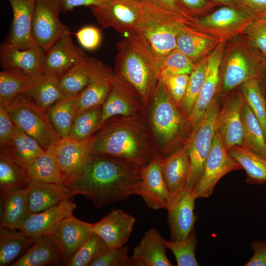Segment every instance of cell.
Masks as SVG:
<instances>
[{
	"label": "cell",
	"mask_w": 266,
	"mask_h": 266,
	"mask_svg": "<svg viewBox=\"0 0 266 266\" xmlns=\"http://www.w3.org/2000/svg\"><path fill=\"white\" fill-rule=\"evenodd\" d=\"M142 181L140 170L128 163L91 154L64 184L100 208L136 195Z\"/></svg>",
	"instance_id": "6da1fadb"
},
{
	"label": "cell",
	"mask_w": 266,
	"mask_h": 266,
	"mask_svg": "<svg viewBox=\"0 0 266 266\" xmlns=\"http://www.w3.org/2000/svg\"><path fill=\"white\" fill-rule=\"evenodd\" d=\"M93 137L91 154L113 158L139 170L160 159L145 110L108 119Z\"/></svg>",
	"instance_id": "7a4b0ae2"
},
{
	"label": "cell",
	"mask_w": 266,
	"mask_h": 266,
	"mask_svg": "<svg viewBox=\"0 0 266 266\" xmlns=\"http://www.w3.org/2000/svg\"><path fill=\"white\" fill-rule=\"evenodd\" d=\"M123 37L117 43L113 71L136 90L145 107L159 80V61L136 33Z\"/></svg>",
	"instance_id": "3957f363"
},
{
	"label": "cell",
	"mask_w": 266,
	"mask_h": 266,
	"mask_svg": "<svg viewBox=\"0 0 266 266\" xmlns=\"http://www.w3.org/2000/svg\"><path fill=\"white\" fill-rule=\"evenodd\" d=\"M145 113L160 159L184 144L192 128L160 80Z\"/></svg>",
	"instance_id": "277c9868"
},
{
	"label": "cell",
	"mask_w": 266,
	"mask_h": 266,
	"mask_svg": "<svg viewBox=\"0 0 266 266\" xmlns=\"http://www.w3.org/2000/svg\"><path fill=\"white\" fill-rule=\"evenodd\" d=\"M141 3L142 16L133 33L142 38L159 61L176 48L178 32L189 21L170 9L149 2Z\"/></svg>",
	"instance_id": "5b68a950"
},
{
	"label": "cell",
	"mask_w": 266,
	"mask_h": 266,
	"mask_svg": "<svg viewBox=\"0 0 266 266\" xmlns=\"http://www.w3.org/2000/svg\"><path fill=\"white\" fill-rule=\"evenodd\" d=\"M237 37L230 39L223 55L222 85L226 92L249 80L260 78L265 60L245 38Z\"/></svg>",
	"instance_id": "8992f818"
},
{
	"label": "cell",
	"mask_w": 266,
	"mask_h": 266,
	"mask_svg": "<svg viewBox=\"0 0 266 266\" xmlns=\"http://www.w3.org/2000/svg\"><path fill=\"white\" fill-rule=\"evenodd\" d=\"M220 106L216 98L202 118L191 130L186 141L190 169L186 189L192 191L199 183L211 149L217 130V119Z\"/></svg>",
	"instance_id": "52a82bcc"
},
{
	"label": "cell",
	"mask_w": 266,
	"mask_h": 266,
	"mask_svg": "<svg viewBox=\"0 0 266 266\" xmlns=\"http://www.w3.org/2000/svg\"><path fill=\"white\" fill-rule=\"evenodd\" d=\"M6 109L14 124L33 138L44 150L61 139L46 111L24 94L18 95Z\"/></svg>",
	"instance_id": "ba28073f"
},
{
	"label": "cell",
	"mask_w": 266,
	"mask_h": 266,
	"mask_svg": "<svg viewBox=\"0 0 266 266\" xmlns=\"http://www.w3.org/2000/svg\"><path fill=\"white\" fill-rule=\"evenodd\" d=\"M255 19L240 6L223 5L196 17L188 24L200 32L227 41L241 34Z\"/></svg>",
	"instance_id": "9c48e42d"
},
{
	"label": "cell",
	"mask_w": 266,
	"mask_h": 266,
	"mask_svg": "<svg viewBox=\"0 0 266 266\" xmlns=\"http://www.w3.org/2000/svg\"><path fill=\"white\" fill-rule=\"evenodd\" d=\"M242 169L229 154L216 130L202 176L192 191L193 195L196 199L209 197L217 183L224 175L232 171Z\"/></svg>",
	"instance_id": "30bf717a"
},
{
	"label": "cell",
	"mask_w": 266,
	"mask_h": 266,
	"mask_svg": "<svg viewBox=\"0 0 266 266\" xmlns=\"http://www.w3.org/2000/svg\"><path fill=\"white\" fill-rule=\"evenodd\" d=\"M91 11L102 28H112L123 36L136 31L142 5L136 0H109L101 5L92 7Z\"/></svg>",
	"instance_id": "8fae6325"
},
{
	"label": "cell",
	"mask_w": 266,
	"mask_h": 266,
	"mask_svg": "<svg viewBox=\"0 0 266 266\" xmlns=\"http://www.w3.org/2000/svg\"><path fill=\"white\" fill-rule=\"evenodd\" d=\"M59 0H37L33 16L32 33L36 45L47 50L66 32L68 28L61 22Z\"/></svg>",
	"instance_id": "7c38bea8"
},
{
	"label": "cell",
	"mask_w": 266,
	"mask_h": 266,
	"mask_svg": "<svg viewBox=\"0 0 266 266\" xmlns=\"http://www.w3.org/2000/svg\"><path fill=\"white\" fill-rule=\"evenodd\" d=\"M226 41L220 42L207 57L205 78L198 99L187 117L192 129L202 118L216 98L220 81V66L225 50Z\"/></svg>",
	"instance_id": "4fadbf2b"
},
{
	"label": "cell",
	"mask_w": 266,
	"mask_h": 266,
	"mask_svg": "<svg viewBox=\"0 0 266 266\" xmlns=\"http://www.w3.org/2000/svg\"><path fill=\"white\" fill-rule=\"evenodd\" d=\"M102 123L115 116H129L145 110L140 96L136 90L115 73L111 90L102 105Z\"/></svg>",
	"instance_id": "5bb4252c"
},
{
	"label": "cell",
	"mask_w": 266,
	"mask_h": 266,
	"mask_svg": "<svg viewBox=\"0 0 266 266\" xmlns=\"http://www.w3.org/2000/svg\"><path fill=\"white\" fill-rule=\"evenodd\" d=\"M196 199L192 191L186 188L171 199L166 209L170 240L185 239L195 228V223L197 220L194 213Z\"/></svg>",
	"instance_id": "9a60e30c"
},
{
	"label": "cell",
	"mask_w": 266,
	"mask_h": 266,
	"mask_svg": "<svg viewBox=\"0 0 266 266\" xmlns=\"http://www.w3.org/2000/svg\"><path fill=\"white\" fill-rule=\"evenodd\" d=\"M76 204L70 198L42 211L31 213L21 223L18 230L29 236L53 235L62 221L72 215Z\"/></svg>",
	"instance_id": "2e32d148"
},
{
	"label": "cell",
	"mask_w": 266,
	"mask_h": 266,
	"mask_svg": "<svg viewBox=\"0 0 266 266\" xmlns=\"http://www.w3.org/2000/svg\"><path fill=\"white\" fill-rule=\"evenodd\" d=\"M43 50L37 45L20 48L4 41L0 47V66L29 77L43 73Z\"/></svg>",
	"instance_id": "e0dca14e"
},
{
	"label": "cell",
	"mask_w": 266,
	"mask_h": 266,
	"mask_svg": "<svg viewBox=\"0 0 266 266\" xmlns=\"http://www.w3.org/2000/svg\"><path fill=\"white\" fill-rule=\"evenodd\" d=\"M43 51V74L59 76L87 56L74 43L69 31Z\"/></svg>",
	"instance_id": "ac0fdd59"
},
{
	"label": "cell",
	"mask_w": 266,
	"mask_h": 266,
	"mask_svg": "<svg viewBox=\"0 0 266 266\" xmlns=\"http://www.w3.org/2000/svg\"><path fill=\"white\" fill-rule=\"evenodd\" d=\"M244 99L240 91L220 108L217 115V131L227 149L243 144L242 109Z\"/></svg>",
	"instance_id": "d6986e66"
},
{
	"label": "cell",
	"mask_w": 266,
	"mask_h": 266,
	"mask_svg": "<svg viewBox=\"0 0 266 266\" xmlns=\"http://www.w3.org/2000/svg\"><path fill=\"white\" fill-rule=\"evenodd\" d=\"M142 181L136 195L147 207L153 209H167L171 200L160 166V159H155L140 169Z\"/></svg>",
	"instance_id": "ffe728a7"
},
{
	"label": "cell",
	"mask_w": 266,
	"mask_h": 266,
	"mask_svg": "<svg viewBox=\"0 0 266 266\" xmlns=\"http://www.w3.org/2000/svg\"><path fill=\"white\" fill-rule=\"evenodd\" d=\"M135 221L128 213L114 209L100 221L92 224V231L100 236L108 247L118 248L128 241Z\"/></svg>",
	"instance_id": "44dd1931"
},
{
	"label": "cell",
	"mask_w": 266,
	"mask_h": 266,
	"mask_svg": "<svg viewBox=\"0 0 266 266\" xmlns=\"http://www.w3.org/2000/svg\"><path fill=\"white\" fill-rule=\"evenodd\" d=\"M114 76V72L109 66L95 59L88 84L78 96V112L102 105L111 90Z\"/></svg>",
	"instance_id": "7402d4cb"
},
{
	"label": "cell",
	"mask_w": 266,
	"mask_h": 266,
	"mask_svg": "<svg viewBox=\"0 0 266 266\" xmlns=\"http://www.w3.org/2000/svg\"><path fill=\"white\" fill-rule=\"evenodd\" d=\"M92 225L73 214L62 221L53 235L60 248L65 265L69 266L74 254L90 236Z\"/></svg>",
	"instance_id": "603a6c76"
},
{
	"label": "cell",
	"mask_w": 266,
	"mask_h": 266,
	"mask_svg": "<svg viewBox=\"0 0 266 266\" xmlns=\"http://www.w3.org/2000/svg\"><path fill=\"white\" fill-rule=\"evenodd\" d=\"M13 19L7 43L20 48L36 45L32 36V26L37 0H7Z\"/></svg>",
	"instance_id": "cb8c5ba5"
},
{
	"label": "cell",
	"mask_w": 266,
	"mask_h": 266,
	"mask_svg": "<svg viewBox=\"0 0 266 266\" xmlns=\"http://www.w3.org/2000/svg\"><path fill=\"white\" fill-rule=\"evenodd\" d=\"M93 136L84 140L69 138L61 139L54 145L64 184L91 154Z\"/></svg>",
	"instance_id": "d4e9b609"
},
{
	"label": "cell",
	"mask_w": 266,
	"mask_h": 266,
	"mask_svg": "<svg viewBox=\"0 0 266 266\" xmlns=\"http://www.w3.org/2000/svg\"><path fill=\"white\" fill-rule=\"evenodd\" d=\"M160 166L172 199L183 191L186 186L190 160L186 143L167 157L160 159Z\"/></svg>",
	"instance_id": "484cf974"
},
{
	"label": "cell",
	"mask_w": 266,
	"mask_h": 266,
	"mask_svg": "<svg viewBox=\"0 0 266 266\" xmlns=\"http://www.w3.org/2000/svg\"><path fill=\"white\" fill-rule=\"evenodd\" d=\"M164 238L155 228L146 231L134 248L131 257L134 266H171L166 255Z\"/></svg>",
	"instance_id": "4316f807"
},
{
	"label": "cell",
	"mask_w": 266,
	"mask_h": 266,
	"mask_svg": "<svg viewBox=\"0 0 266 266\" xmlns=\"http://www.w3.org/2000/svg\"><path fill=\"white\" fill-rule=\"evenodd\" d=\"M188 22L178 32L176 48L195 62L205 57L222 40L195 29Z\"/></svg>",
	"instance_id": "83f0119b"
},
{
	"label": "cell",
	"mask_w": 266,
	"mask_h": 266,
	"mask_svg": "<svg viewBox=\"0 0 266 266\" xmlns=\"http://www.w3.org/2000/svg\"><path fill=\"white\" fill-rule=\"evenodd\" d=\"M22 94L45 111L67 97L61 87L59 76L43 73L32 77Z\"/></svg>",
	"instance_id": "f1b7e54d"
},
{
	"label": "cell",
	"mask_w": 266,
	"mask_h": 266,
	"mask_svg": "<svg viewBox=\"0 0 266 266\" xmlns=\"http://www.w3.org/2000/svg\"><path fill=\"white\" fill-rule=\"evenodd\" d=\"M28 190L31 213L47 209L74 196L63 184L32 182Z\"/></svg>",
	"instance_id": "f546056e"
},
{
	"label": "cell",
	"mask_w": 266,
	"mask_h": 266,
	"mask_svg": "<svg viewBox=\"0 0 266 266\" xmlns=\"http://www.w3.org/2000/svg\"><path fill=\"white\" fill-rule=\"evenodd\" d=\"M63 263L60 248L52 235L37 237L28 250L12 266H42Z\"/></svg>",
	"instance_id": "4dcf8cb0"
},
{
	"label": "cell",
	"mask_w": 266,
	"mask_h": 266,
	"mask_svg": "<svg viewBox=\"0 0 266 266\" xmlns=\"http://www.w3.org/2000/svg\"><path fill=\"white\" fill-rule=\"evenodd\" d=\"M0 150V196L28 188L31 182L25 167L6 148Z\"/></svg>",
	"instance_id": "1f68e13d"
},
{
	"label": "cell",
	"mask_w": 266,
	"mask_h": 266,
	"mask_svg": "<svg viewBox=\"0 0 266 266\" xmlns=\"http://www.w3.org/2000/svg\"><path fill=\"white\" fill-rule=\"evenodd\" d=\"M31 213L28 188L0 196L1 227L18 230Z\"/></svg>",
	"instance_id": "d6a6232c"
},
{
	"label": "cell",
	"mask_w": 266,
	"mask_h": 266,
	"mask_svg": "<svg viewBox=\"0 0 266 266\" xmlns=\"http://www.w3.org/2000/svg\"><path fill=\"white\" fill-rule=\"evenodd\" d=\"M17 230L0 227V266L12 265L28 250L36 238Z\"/></svg>",
	"instance_id": "836d02e7"
},
{
	"label": "cell",
	"mask_w": 266,
	"mask_h": 266,
	"mask_svg": "<svg viewBox=\"0 0 266 266\" xmlns=\"http://www.w3.org/2000/svg\"><path fill=\"white\" fill-rule=\"evenodd\" d=\"M25 169L31 183L63 184L62 172L54 153V145L45 150L42 154L27 165Z\"/></svg>",
	"instance_id": "e575fe53"
},
{
	"label": "cell",
	"mask_w": 266,
	"mask_h": 266,
	"mask_svg": "<svg viewBox=\"0 0 266 266\" xmlns=\"http://www.w3.org/2000/svg\"><path fill=\"white\" fill-rule=\"evenodd\" d=\"M245 170L246 182L262 185L266 182V159L255 153L244 145H235L227 149Z\"/></svg>",
	"instance_id": "d590c367"
},
{
	"label": "cell",
	"mask_w": 266,
	"mask_h": 266,
	"mask_svg": "<svg viewBox=\"0 0 266 266\" xmlns=\"http://www.w3.org/2000/svg\"><path fill=\"white\" fill-rule=\"evenodd\" d=\"M78 96H67L46 111L51 123L61 139L68 138L70 133L78 112Z\"/></svg>",
	"instance_id": "8d00e7d4"
},
{
	"label": "cell",
	"mask_w": 266,
	"mask_h": 266,
	"mask_svg": "<svg viewBox=\"0 0 266 266\" xmlns=\"http://www.w3.org/2000/svg\"><path fill=\"white\" fill-rule=\"evenodd\" d=\"M95 59L87 56L59 76L61 87L66 96H76L84 90L90 80Z\"/></svg>",
	"instance_id": "74e56055"
},
{
	"label": "cell",
	"mask_w": 266,
	"mask_h": 266,
	"mask_svg": "<svg viewBox=\"0 0 266 266\" xmlns=\"http://www.w3.org/2000/svg\"><path fill=\"white\" fill-rule=\"evenodd\" d=\"M243 145L266 159V135L257 118L244 100L242 109Z\"/></svg>",
	"instance_id": "f35d334b"
},
{
	"label": "cell",
	"mask_w": 266,
	"mask_h": 266,
	"mask_svg": "<svg viewBox=\"0 0 266 266\" xmlns=\"http://www.w3.org/2000/svg\"><path fill=\"white\" fill-rule=\"evenodd\" d=\"M102 105L78 112L68 138L84 140L92 137L102 125Z\"/></svg>",
	"instance_id": "ab89813d"
},
{
	"label": "cell",
	"mask_w": 266,
	"mask_h": 266,
	"mask_svg": "<svg viewBox=\"0 0 266 266\" xmlns=\"http://www.w3.org/2000/svg\"><path fill=\"white\" fill-rule=\"evenodd\" d=\"M15 125V131L10 145L6 148L25 167L45 151L39 143Z\"/></svg>",
	"instance_id": "60d3db41"
},
{
	"label": "cell",
	"mask_w": 266,
	"mask_h": 266,
	"mask_svg": "<svg viewBox=\"0 0 266 266\" xmlns=\"http://www.w3.org/2000/svg\"><path fill=\"white\" fill-rule=\"evenodd\" d=\"M240 86L245 100L260 123L266 135V95L260 78L249 80Z\"/></svg>",
	"instance_id": "b9f144b4"
},
{
	"label": "cell",
	"mask_w": 266,
	"mask_h": 266,
	"mask_svg": "<svg viewBox=\"0 0 266 266\" xmlns=\"http://www.w3.org/2000/svg\"><path fill=\"white\" fill-rule=\"evenodd\" d=\"M32 78L13 70L0 71V105L7 109L14 99L24 92Z\"/></svg>",
	"instance_id": "7bdbcfd3"
},
{
	"label": "cell",
	"mask_w": 266,
	"mask_h": 266,
	"mask_svg": "<svg viewBox=\"0 0 266 266\" xmlns=\"http://www.w3.org/2000/svg\"><path fill=\"white\" fill-rule=\"evenodd\" d=\"M207 57H204L196 64L190 74V78L185 95L180 104V109L187 118L198 99L206 73Z\"/></svg>",
	"instance_id": "ee69618b"
},
{
	"label": "cell",
	"mask_w": 266,
	"mask_h": 266,
	"mask_svg": "<svg viewBox=\"0 0 266 266\" xmlns=\"http://www.w3.org/2000/svg\"><path fill=\"white\" fill-rule=\"evenodd\" d=\"M164 242L167 248L174 254L178 266H198L196 257L198 241L195 228L189 237L182 240H166Z\"/></svg>",
	"instance_id": "f6af8a7d"
},
{
	"label": "cell",
	"mask_w": 266,
	"mask_h": 266,
	"mask_svg": "<svg viewBox=\"0 0 266 266\" xmlns=\"http://www.w3.org/2000/svg\"><path fill=\"white\" fill-rule=\"evenodd\" d=\"M107 247L103 240L98 234L92 233L74 254L69 266H89Z\"/></svg>",
	"instance_id": "bcb514c9"
},
{
	"label": "cell",
	"mask_w": 266,
	"mask_h": 266,
	"mask_svg": "<svg viewBox=\"0 0 266 266\" xmlns=\"http://www.w3.org/2000/svg\"><path fill=\"white\" fill-rule=\"evenodd\" d=\"M195 62L177 48L159 60V70L175 74H190Z\"/></svg>",
	"instance_id": "7dc6e473"
},
{
	"label": "cell",
	"mask_w": 266,
	"mask_h": 266,
	"mask_svg": "<svg viewBox=\"0 0 266 266\" xmlns=\"http://www.w3.org/2000/svg\"><path fill=\"white\" fill-rule=\"evenodd\" d=\"M264 59H266V17L254 20L241 34Z\"/></svg>",
	"instance_id": "c3c4849f"
},
{
	"label": "cell",
	"mask_w": 266,
	"mask_h": 266,
	"mask_svg": "<svg viewBox=\"0 0 266 266\" xmlns=\"http://www.w3.org/2000/svg\"><path fill=\"white\" fill-rule=\"evenodd\" d=\"M189 78L190 74H175L164 71H160L159 80L179 108Z\"/></svg>",
	"instance_id": "681fc988"
},
{
	"label": "cell",
	"mask_w": 266,
	"mask_h": 266,
	"mask_svg": "<svg viewBox=\"0 0 266 266\" xmlns=\"http://www.w3.org/2000/svg\"><path fill=\"white\" fill-rule=\"evenodd\" d=\"M129 249L125 245L118 248L107 247L89 266H134L133 259L129 257Z\"/></svg>",
	"instance_id": "f907efd6"
},
{
	"label": "cell",
	"mask_w": 266,
	"mask_h": 266,
	"mask_svg": "<svg viewBox=\"0 0 266 266\" xmlns=\"http://www.w3.org/2000/svg\"><path fill=\"white\" fill-rule=\"evenodd\" d=\"M81 46L89 50L97 48L101 40L100 31L93 26H86L74 33Z\"/></svg>",
	"instance_id": "816d5d0a"
},
{
	"label": "cell",
	"mask_w": 266,
	"mask_h": 266,
	"mask_svg": "<svg viewBox=\"0 0 266 266\" xmlns=\"http://www.w3.org/2000/svg\"><path fill=\"white\" fill-rule=\"evenodd\" d=\"M15 125L7 109L0 105V147H8L13 139Z\"/></svg>",
	"instance_id": "f5cc1de1"
},
{
	"label": "cell",
	"mask_w": 266,
	"mask_h": 266,
	"mask_svg": "<svg viewBox=\"0 0 266 266\" xmlns=\"http://www.w3.org/2000/svg\"><path fill=\"white\" fill-rule=\"evenodd\" d=\"M181 5L191 15L196 18L212 11L218 6L210 0H177Z\"/></svg>",
	"instance_id": "db71d44e"
},
{
	"label": "cell",
	"mask_w": 266,
	"mask_h": 266,
	"mask_svg": "<svg viewBox=\"0 0 266 266\" xmlns=\"http://www.w3.org/2000/svg\"><path fill=\"white\" fill-rule=\"evenodd\" d=\"M251 248L253 255L244 266H266V240H256L252 242Z\"/></svg>",
	"instance_id": "11a10c76"
},
{
	"label": "cell",
	"mask_w": 266,
	"mask_h": 266,
	"mask_svg": "<svg viewBox=\"0 0 266 266\" xmlns=\"http://www.w3.org/2000/svg\"><path fill=\"white\" fill-rule=\"evenodd\" d=\"M242 7L255 19L266 17V0H238Z\"/></svg>",
	"instance_id": "9f6ffc18"
},
{
	"label": "cell",
	"mask_w": 266,
	"mask_h": 266,
	"mask_svg": "<svg viewBox=\"0 0 266 266\" xmlns=\"http://www.w3.org/2000/svg\"><path fill=\"white\" fill-rule=\"evenodd\" d=\"M109 0H59L61 13H65L78 6H98L106 3Z\"/></svg>",
	"instance_id": "6f0895ef"
},
{
	"label": "cell",
	"mask_w": 266,
	"mask_h": 266,
	"mask_svg": "<svg viewBox=\"0 0 266 266\" xmlns=\"http://www.w3.org/2000/svg\"><path fill=\"white\" fill-rule=\"evenodd\" d=\"M141 2H149L163 7L170 9L177 12L184 17L189 22H192L195 18L187 12L178 2L177 0H136Z\"/></svg>",
	"instance_id": "680465c9"
},
{
	"label": "cell",
	"mask_w": 266,
	"mask_h": 266,
	"mask_svg": "<svg viewBox=\"0 0 266 266\" xmlns=\"http://www.w3.org/2000/svg\"><path fill=\"white\" fill-rule=\"evenodd\" d=\"M218 6H238V0H210Z\"/></svg>",
	"instance_id": "91938a15"
},
{
	"label": "cell",
	"mask_w": 266,
	"mask_h": 266,
	"mask_svg": "<svg viewBox=\"0 0 266 266\" xmlns=\"http://www.w3.org/2000/svg\"><path fill=\"white\" fill-rule=\"evenodd\" d=\"M260 79L264 89L266 90V59H265L263 64Z\"/></svg>",
	"instance_id": "94428289"
},
{
	"label": "cell",
	"mask_w": 266,
	"mask_h": 266,
	"mask_svg": "<svg viewBox=\"0 0 266 266\" xmlns=\"http://www.w3.org/2000/svg\"><path fill=\"white\" fill-rule=\"evenodd\" d=\"M264 90H265V91L266 95V90L265 89H264Z\"/></svg>",
	"instance_id": "6125c7cd"
}]
</instances>
